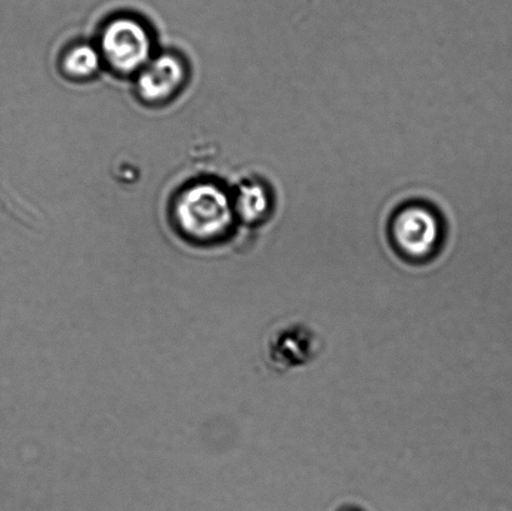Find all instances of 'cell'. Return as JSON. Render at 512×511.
I'll use <instances>...</instances> for the list:
<instances>
[{
  "instance_id": "cell-1",
  "label": "cell",
  "mask_w": 512,
  "mask_h": 511,
  "mask_svg": "<svg viewBox=\"0 0 512 511\" xmlns=\"http://www.w3.org/2000/svg\"><path fill=\"white\" fill-rule=\"evenodd\" d=\"M174 222L190 242L218 243L234 227L233 198L227 190L212 182H198L184 188L174 200Z\"/></svg>"
},
{
  "instance_id": "cell-2",
  "label": "cell",
  "mask_w": 512,
  "mask_h": 511,
  "mask_svg": "<svg viewBox=\"0 0 512 511\" xmlns=\"http://www.w3.org/2000/svg\"><path fill=\"white\" fill-rule=\"evenodd\" d=\"M98 49L103 63L113 72L137 75L154 57V40L142 19L118 15L104 25Z\"/></svg>"
},
{
  "instance_id": "cell-3",
  "label": "cell",
  "mask_w": 512,
  "mask_h": 511,
  "mask_svg": "<svg viewBox=\"0 0 512 511\" xmlns=\"http://www.w3.org/2000/svg\"><path fill=\"white\" fill-rule=\"evenodd\" d=\"M440 222L433 210L411 205L400 210L391 224V237L404 257L429 258L440 243Z\"/></svg>"
},
{
  "instance_id": "cell-4",
  "label": "cell",
  "mask_w": 512,
  "mask_h": 511,
  "mask_svg": "<svg viewBox=\"0 0 512 511\" xmlns=\"http://www.w3.org/2000/svg\"><path fill=\"white\" fill-rule=\"evenodd\" d=\"M188 67L182 57L175 53H162L137 74L138 97L150 105H160L177 97L188 80Z\"/></svg>"
},
{
  "instance_id": "cell-5",
  "label": "cell",
  "mask_w": 512,
  "mask_h": 511,
  "mask_svg": "<svg viewBox=\"0 0 512 511\" xmlns=\"http://www.w3.org/2000/svg\"><path fill=\"white\" fill-rule=\"evenodd\" d=\"M103 59L98 47L82 43L74 45L65 52L62 59V70L73 80H88L98 74Z\"/></svg>"
},
{
  "instance_id": "cell-6",
  "label": "cell",
  "mask_w": 512,
  "mask_h": 511,
  "mask_svg": "<svg viewBox=\"0 0 512 511\" xmlns=\"http://www.w3.org/2000/svg\"><path fill=\"white\" fill-rule=\"evenodd\" d=\"M235 215L243 222H259L268 213L269 195L258 183L243 184L233 198Z\"/></svg>"
}]
</instances>
